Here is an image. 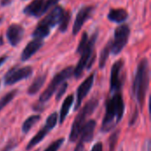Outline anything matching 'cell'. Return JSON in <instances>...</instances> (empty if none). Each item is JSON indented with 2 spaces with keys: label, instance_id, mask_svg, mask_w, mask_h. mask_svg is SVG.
I'll list each match as a JSON object with an SVG mask.
<instances>
[{
  "label": "cell",
  "instance_id": "obj_1",
  "mask_svg": "<svg viewBox=\"0 0 151 151\" xmlns=\"http://www.w3.org/2000/svg\"><path fill=\"white\" fill-rule=\"evenodd\" d=\"M125 113V104L120 92L115 93L106 102V111L101 130L108 133L114 129L121 121Z\"/></svg>",
  "mask_w": 151,
  "mask_h": 151
},
{
  "label": "cell",
  "instance_id": "obj_2",
  "mask_svg": "<svg viewBox=\"0 0 151 151\" xmlns=\"http://www.w3.org/2000/svg\"><path fill=\"white\" fill-rule=\"evenodd\" d=\"M150 82V67L149 60L144 58L141 60L138 65L134 84H133V94L141 109L143 107V104L146 97V93L149 88Z\"/></svg>",
  "mask_w": 151,
  "mask_h": 151
},
{
  "label": "cell",
  "instance_id": "obj_3",
  "mask_svg": "<svg viewBox=\"0 0 151 151\" xmlns=\"http://www.w3.org/2000/svg\"><path fill=\"white\" fill-rule=\"evenodd\" d=\"M97 35H98V32L96 31L88 39V42L85 47V49L80 53L81 58L75 68H73V75L76 79L81 78V75L83 74L84 69L85 68L89 69L92 66L94 61L96 60V53L94 54V47L97 39Z\"/></svg>",
  "mask_w": 151,
  "mask_h": 151
},
{
  "label": "cell",
  "instance_id": "obj_4",
  "mask_svg": "<svg viewBox=\"0 0 151 151\" xmlns=\"http://www.w3.org/2000/svg\"><path fill=\"white\" fill-rule=\"evenodd\" d=\"M97 106H98V100L96 98H92L88 102H87L86 104L81 109L80 112L76 116L72 125V128L69 135L70 142H75L79 138L81 130L83 125L86 123L87 118L92 115V113L96 111Z\"/></svg>",
  "mask_w": 151,
  "mask_h": 151
},
{
  "label": "cell",
  "instance_id": "obj_5",
  "mask_svg": "<svg viewBox=\"0 0 151 151\" xmlns=\"http://www.w3.org/2000/svg\"><path fill=\"white\" fill-rule=\"evenodd\" d=\"M73 66H67L66 68L63 69L60 73H57L52 79V81H50V83L49 84V86L47 87V88L40 96L39 104H44L47 101H49L52 96V95L58 90V87L63 82H65L67 79H69L73 75Z\"/></svg>",
  "mask_w": 151,
  "mask_h": 151
},
{
  "label": "cell",
  "instance_id": "obj_6",
  "mask_svg": "<svg viewBox=\"0 0 151 151\" xmlns=\"http://www.w3.org/2000/svg\"><path fill=\"white\" fill-rule=\"evenodd\" d=\"M130 35V28L128 25L123 24L119 26L114 31V40H112L111 52L113 55L119 54L127 45Z\"/></svg>",
  "mask_w": 151,
  "mask_h": 151
},
{
  "label": "cell",
  "instance_id": "obj_7",
  "mask_svg": "<svg viewBox=\"0 0 151 151\" xmlns=\"http://www.w3.org/2000/svg\"><path fill=\"white\" fill-rule=\"evenodd\" d=\"M58 115L57 112H53L51 113L46 119V123L44 125V127H42V129L30 140V142L27 143V150H30L31 149H33L35 146H36L38 143H40L44 138L45 136L50 133V130H52L57 123H58Z\"/></svg>",
  "mask_w": 151,
  "mask_h": 151
},
{
  "label": "cell",
  "instance_id": "obj_8",
  "mask_svg": "<svg viewBox=\"0 0 151 151\" xmlns=\"http://www.w3.org/2000/svg\"><path fill=\"white\" fill-rule=\"evenodd\" d=\"M33 73V68L29 65L19 67L14 66L10 69L4 75V84L13 85L24 79L28 78Z\"/></svg>",
  "mask_w": 151,
  "mask_h": 151
},
{
  "label": "cell",
  "instance_id": "obj_9",
  "mask_svg": "<svg viewBox=\"0 0 151 151\" xmlns=\"http://www.w3.org/2000/svg\"><path fill=\"white\" fill-rule=\"evenodd\" d=\"M96 127V122L94 119H90L83 125L80 133L81 135L80 141L74 151H84V144L93 140Z\"/></svg>",
  "mask_w": 151,
  "mask_h": 151
},
{
  "label": "cell",
  "instance_id": "obj_10",
  "mask_svg": "<svg viewBox=\"0 0 151 151\" xmlns=\"http://www.w3.org/2000/svg\"><path fill=\"white\" fill-rule=\"evenodd\" d=\"M124 66V61L123 59H119L116 61L112 67L111 72V92L117 93L119 92L122 87V80L120 76L121 70Z\"/></svg>",
  "mask_w": 151,
  "mask_h": 151
},
{
  "label": "cell",
  "instance_id": "obj_11",
  "mask_svg": "<svg viewBox=\"0 0 151 151\" xmlns=\"http://www.w3.org/2000/svg\"><path fill=\"white\" fill-rule=\"evenodd\" d=\"M94 79H95V74L92 73L79 86L77 89V96H76V103H75L74 110L77 111L81 107L83 99L87 96V95L88 94V92L90 91L93 86Z\"/></svg>",
  "mask_w": 151,
  "mask_h": 151
},
{
  "label": "cell",
  "instance_id": "obj_12",
  "mask_svg": "<svg viewBox=\"0 0 151 151\" xmlns=\"http://www.w3.org/2000/svg\"><path fill=\"white\" fill-rule=\"evenodd\" d=\"M94 9H95L94 6H84L78 12L76 18H75L74 24H73V35H76L81 31L86 20L91 17L94 12Z\"/></svg>",
  "mask_w": 151,
  "mask_h": 151
},
{
  "label": "cell",
  "instance_id": "obj_13",
  "mask_svg": "<svg viewBox=\"0 0 151 151\" xmlns=\"http://www.w3.org/2000/svg\"><path fill=\"white\" fill-rule=\"evenodd\" d=\"M64 12H65V10L61 6L57 5V6L53 7V9L45 16V18L40 21V24H42L50 29L51 27H55L56 25H58L59 23Z\"/></svg>",
  "mask_w": 151,
  "mask_h": 151
},
{
  "label": "cell",
  "instance_id": "obj_14",
  "mask_svg": "<svg viewBox=\"0 0 151 151\" xmlns=\"http://www.w3.org/2000/svg\"><path fill=\"white\" fill-rule=\"evenodd\" d=\"M24 35V28L19 24H12L6 30V37L9 43L15 47L22 40Z\"/></svg>",
  "mask_w": 151,
  "mask_h": 151
},
{
  "label": "cell",
  "instance_id": "obj_15",
  "mask_svg": "<svg viewBox=\"0 0 151 151\" xmlns=\"http://www.w3.org/2000/svg\"><path fill=\"white\" fill-rule=\"evenodd\" d=\"M43 45V40L39 38H34L32 41H30L27 46L24 48V50L21 52L20 58L22 61L28 60L33 55H35Z\"/></svg>",
  "mask_w": 151,
  "mask_h": 151
},
{
  "label": "cell",
  "instance_id": "obj_16",
  "mask_svg": "<svg viewBox=\"0 0 151 151\" xmlns=\"http://www.w3.org/2000/svg\"><path fill=\"white\" fill-rule=\"evenodd\" d=\"M44 0H33L23 10V12L27 16L40 17V13L43 5Z\"/></svg>",
  "mask_w": 151,
  "mask_h": 151
},
{
  "label": "cell",
  "instance_id": "obj_17",
  "mask_svg": "<svg viewBox=\"0 0 151 151\" xmlns=\"http://www.w3.org/2000/svg\"><path fill=\"white\" fill-rule=\"evenodd\" d=\"M108 19L112 22L123 23L128 19V13L125 9H111L108 13Z\"/></svg>",
  "mask_w": 151,
  "mask_h": 151
},
{
  "label": "cell",
  "instance_id": "obj_18",
  "mask_svg": "<svg viewBox=\"0 0 151 151\" xmlns=\"http://www.w3.org/2000/svg\"><path fill=\"white\" fill-rule=\"evenodd\" d=\"M73 101H74V97H73V95H69L65 100H64V103L62 104V106H61V110H60V113H59V124H63L65 119H66L69 111H70V109L73 104Z\"/></svg>",
  "mask_w": 151,
  "mask_h": 151
},
{
  "label": "cell",
  "instance_id": "obj_19",
  "mask_svg": "<svg viewBox=\"0 0 151 151\" xmlns=\"http://www.w3.org/2000/svg\"><path fill=\"white\" fill-rule=\"evenodd\" d=\"M46 77H47L46 74H42V75L37 76L35 79V81L32 82V84L29 86V88L27 89V94L29 96H34V95L37 94L38 91L42 88V86L46 81Z\"/></svg>",
  "mask_w": 151,
  "mask_h": 151
},
{
  "label": "cell",
  "instance_id": "obj_20",
  "mask_svg": "<svg viewBox=\"0 0 151 151\" xmlns=\"http://www.w3.org/2000/svg\"><path fill=\"white\" fill-rule=\"evenodd\" d=\"M111 47H112V40H110L101 51L100 58H99V67L100 68L104 67L106 61L108 59V57H109L110 53L111 52Z\"/></svg>",
  "mask_w": 151,
  "mask_h": 151
},
{
  "label": "cell",
  "instance_id": "obj_21",
  "mask_svg": "<svg viewBox=\"0 0 151 151\" xmlns=\"http://www.w3.org/2000/svg\"><path fill=\"white\" fill-rule=\"evenodd\" d=\"M41 119V116L40 115H32L29 116L22 124V127L21 130L24 134H27L29 132V130L34 127V126Z\"/></svg>",
  "mask_w": 151,
  "mask_h": 151
},
{
  "label": "cell",
  "instance_id": "obj_22",
  "mask_svg": "<svg viewBox=\"0 0 151 151\" xmlns=\"http://www.w3.org/2000/svg\"><path fill=\"white\" fill-rule=\"evenodd\" d=\"M70 20H71V12L69 11H65L64 13H63V16H62L59 23H58L59 24L58 29H59L60 32L64 33V32H65L67 30Z\"/></svg>",
  "mask_w": 151,
  "mask_h": 151
},
{
  "label": "cell",
  "instance_id": "obj_23",
  "mask_svg": "<svg viewBox=\"0 0 151 151\" xmlns=\"http://www.w3.org/2000/svg\"><path fill=\"white\" fill-rule=\"evenodd\" d=\"M16 94H17V90L14 89V90H12V91L8 92L5 96H4L0 99V111H1L8 104H10V103L12 101V99L15 97Z\"/></svg>",
  "mask_w": 151,
  "mask_h": 151
},
{
  "label": "cell",
  "instance_id": "obj_24",
  "mask_svg": "<svg viewBox=\"0 0 151 151\" xmlns=\"http://www.w3.org/2000/svg\"><path fill=\"white\" fill-rule=\"evenodd\" d=\"M119 130H116L114 131L110 138H109V148H110V151H114L115 150V148H116V145L118 143V140H119Z\"/></svg>",
  "mask_w": 151,
  "mask_h": 151
},
{
  "label": "cell",
  "instance_id": "obj_25",
  "mask_svg": "<svg viewBox=\"0 0 151 151\" xmlns=\"http://www.w3.org/2000/svg\"><path fill=\"white\" fill-rule=\"evenodd\" d=\"M59 1L60 0H44V3H43V5H42V11H41L40 16L45 14L51 7H53L54 5H56Z\"/></svg>",
  "mask_w": 151,
  "mask_h": 151
},
{
  "label": "cell",
  "instance_id": "obj_26",
  "mask_svg": "<svg viewBox=\"0 0 151 151\" xmlns=\"http://www.w3.org/2000/svg\"><path fill=\"white\" fill-rule=\"evenodd\" d=\"M88 34L86 33V32H84L83 34H82V36H81V41H80V42H79V45H78V47H77V53H81L84 49H85V47L87 46V44H88Z\"/></svg>",
  "mask_w": 151,
  "mask_h": 151
},
{
  "label": "cell",
  "instance_id": "obj_27",
  "mask_svg": "<svg viewBox=\"0 0 151 151\" xmlns=\"http://www.w3.org/2000/svg\"><path fill=\"white\" fill-rule=\"evenodd\" d=\"M64 142H65V139L64 138L58 139L55 142H53L52 143H50V146L44 151H58L60 149V147L62 146V144L64 143Z\"/></svg>",
  "mask_w": 151,
  "mask_h": 151
},
{
  "label": "cell",
  "instance_id": "obj_28",
  "mask_svg": "<svg viewBox=\"0 0 151 151\" xmlns=\"http://www.w3.org/2000/svg\"><path fill=\"white\" fill-rule=\"evenodd\" d=\"M68 88V84L67 82H63L60 86L59 88H58V92H57V96H56V101H58L61 99V97L64 96V94L66 92V89Z\"/></svg>",
  "mask_w": 151,
  "mask_h": 151
},
{
  "label": "cell",
  "instance_id": "obj_29",
  "mask_svg": "<svg viewBox=\"0 0 151 151\" xmlns=\"http://www.w3.org/2000/svg\"><path fill=\"white\" fill-rule=\"evenodd\" d=\"M16 146H17L16 142H14L13 141H11V142L4 147V149L2 151H12Z\"/></svg>",
  "mask_w": 151,
  "mask_h": 151
},
{
  "label": "cell",
  "instance_id": "obj_30",
  "mask_svg": "<svg viewBox=\"0 0 151 151\" xmlns=\"http://www.w3.org/2000/svg\"><path fill=\"white\" fill-rule=\"evenodd\" d=\"M103 149H104V148H103V143L100 142H96V143L93 146L91 151H103Z\"/></svg>",
  "mask_w": 151,
  "mask_h": 151
},
{
  "label": "cell",
  "instance_id": "obj_31",
  "mask_svg": "<svg viewBox=\"0 0 151 151\" xmlns=\"http://www.w3.org/2000/svg\"><path fill=\"white\" fill-rule=\"evenodd\" d=\"M12 0H1V5H3V6L9 5L12 3Z\"/></svg>",
  "mask_w": 151,
  "mask_h": 151
},
{
  "label": "cell",
  "instance_id": "obj_32",
  "mask_svg": "<svg viewBox=\"0 0 151 151\" xmlns=\"http://www.w3.org/2000/svg\"><path fill=\"white\" fill-rule=\"evenodd\" d=\"M7 58H8L7 56H2V57H0V66L7 60Z\"/></svg>",
  "mask_w": 151,
  "mask_h": 151
},
{
  "label": "cell",
  "instance_id": "obj_33",
  "mask_svg": "<svg viewBox=\"0 0 151 151\" xmlns=\"http://www.w3.org/2000/svg\"><path fill=\"white\" fill-rule=\"evenodd\" d=\"M4 44V40H3V36L0 35V45Z\"/></svg>",
  "mask_w": 151,
  "mask_h": 151
},
{
  "label": "cell",
  "instance_id": "obj_34",
  "mask_svg": "<svg viewBox=\"0 0 151 151\" xmlns=\"http://www.w3.org/2000/svg\"><path fill=\"white\" fill-rule=\"evenodd\" d=\"M1 20H2V19H1V18H0V22H1Z\"/></svg>",
  "mask_w": 151,
  "mask_h": 151
},
{
  "label": "cell",
  "instance_id": "obj_35",
  "mask_svg": "<svg viewBox=\"0 0 151 151\" xmlns=\"http://www.w3.org/2000/svg\"><path fill=\"white\" fill-rule=\"evenodd\" d=\"M120 151H123V150H120Z\"/></svg>",
  "mask_w": 151,
  "mask_h": 151
}]
</instances>
